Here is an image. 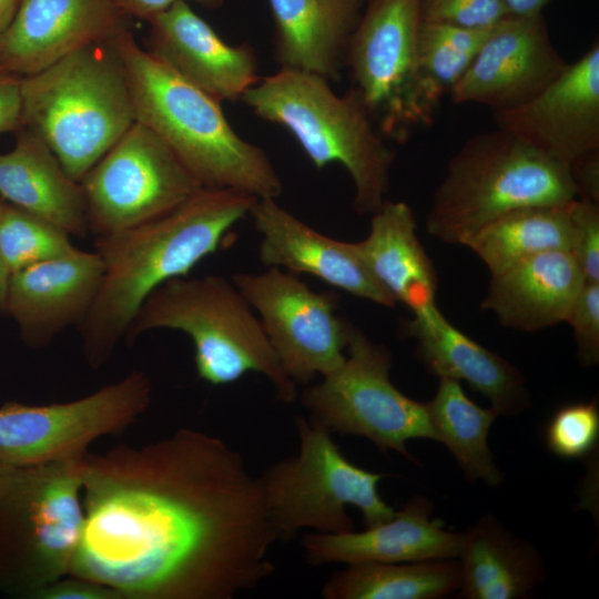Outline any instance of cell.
Instances as JSON below:
<instances>
[{
    "instance_id": "obj_1",
    "label": "cell",
    "mask_w": 599,
    "mask_h": 599,
    "mask_svg": "<svg viewBox=\"0 0 599 599\" xmlns=\"http://www.w3.org/2000/svg\"><path fill=\"white\" fill-rule=\"evenodd\" d=\"M84 522L69 575L123 599H232L275 570L260 478L207 433L84 454Z\"/></svg>"
},
{
    "instance_id": "obj_2",
    "label": "cell",
    "mask_w": 599,
    "mask_h": 599,
    "mask_svg": "<svg viewBox=\"0 0 599 599\" xmlns=\"http://www.w3.org/2000/svg\"><path fill=\"white\" fill-rule=\"evenodd\" d=\"M257 200L232 189L200 187L160 217L94 238L104 273L79 326L87 364L92 369L104 366L146 297L215 253Z\"/></svg>"
},
{
    "instance_id": "obj_3",
    "label": "cell",
    "mask_w": 599,
    "mask_h": 599,
    "mask_svg": "<svg viewBox=\"0 0 599 599\" xmlns=\"http://www.w3.org/2000/svg\"><path fill=\"white\" fill-rule=\"evenodd\" d=\"M112 42L136 121L166 144L201 187L232 189L258 199L282 194V181L266 152L235 132L220 101L141 48L130 28Z\"/></svg>"
},
{
    "instance_id": "obj_4",
    "label": "cell",
    "mask_w": 599,
    "mask_h": 599,
    "mask_svg": "<svg viewBox=\"0 0 599 599\" xmlns=\"http://www.w3.org/2000/svg\"><path fill=\"white\" fill-rule=\"evenodd\" d=\"M258 118L285 128L316 169L342 164L355 187L353 207L373 214L386 201L394 152L359 93L343 95L317 74L280 69L241 98Z\"/></svg>"
},
{
    "instance_id": "obj_5",
    "label": "cell",
    "mask_w": 599,
    "mask_h": 599,
    "mask_svg": "<svg viewBox=\"0 0 599 599\" xmlns=\"http://www.w3.org/2000/svg\"><path fill=\"white\" fill-rule=\"evenodd\" d=\"M22 126L39 134L80 182L136 121L112 40L20 78Z\"/></svg>"
},
{
    "instance_id": "obj_6",
    "label": "cell",
    "mask_w": 599,
    "mask_h": 599,
    "mask_svg": "<svg viewBox=\"0 0 599 599\" xmlns=\"http://www.w3.org/2000/svg\"><path fill=\"white\" fill-rule=\"evenodd\" d=\"M159 328L180 331L191 338L201 379L226 385L255 372L268 379L281 402L296 399L297 385L232 280L209 274L163 283L143 302L124 341L133 344L143 333Z\"/></svg>"
},
{
    "instance_id": "obj_7",
    "label": "cell",
    "mask_w": 599,
    "mask_h": 599,
    "mask_svg": "<svg viewBox=\"0 0 599 599\" xmlns=\"http://www.w3.org/2000/svg\"><path fill=\"white\" fill-rule=\"evenodd\" d=\"M577 199L569 166L499 129L469 138L435 191L426 227L450 244L516 209L567 205Z\"/></svg>"
},
{
    "instance_id": "obj_8",
    "label": "cell",
    "mask_w": 599,
    "mask_h": 599,
    "mask_svg": "<svg viewBox=\"0 0 599 599\" xmlns=\"http://www.w3.org/2000/svg\"><path fill=\"white\" fill-rule=\"evenodd\" d=\"M84 454L0 470L1 592L32 599L69 575L84 522Z\"/></svg>"
},
{
    "instance_id": "obj_9",
    "label": "cell",
    "mask_w": 599,
    "mask_h": 599,
    "mask_svg": "<svg viewBox=\"0 0 599 599\" xmlns=\"http://www.w3.org/2000/svg\"><path fill=\"white\" fill-rule=\"evenodd\" d=\"M295 420L298 453L272 464L258 476L278 540H290L302 529L325 534L353 530L347 506L362 512L366 527L394 516L396 510L378 491L385 474L349 461L326 428L302 415Z\"/></svg>"
},
{
    "instance_id": "obj_10",
    "label": "cell",
    "mask_w": 599,
    "mask_h": 599,
    "mask_svg": "<svg viewBox=\"0 0 599 599\" xmlns=\"http://www.w3.org/2000/svg\"><path fill=\"white\" fill-rule=\"evenodd\" d=\"M420 0H367L344 58L352 88L362 97L380 133L405 141L435 120L418 68Z\"/></svg>"
},
{
    "instance_id": "obj_11",
    "label": "cell",
    "mask_w": 599,
    "mask_h": 599,
    "mask_svg": "<svg viewBox=\"0 0 599 599\" xmlns=\"http://www.w3.org/2000/svg\"><path fill=\"white\" fill-rule=\"evenodd\" d=\"M390 353L352 326L344 362L301 394L309 420L331 433L365 437L415 461L410 439L436 440L427 405L397 389Z\"/></svg>"
},
{
    "instance_id": "obj_12",
    "label": "cell",
    "mask_w": 599,
    "mask_h": 599,
    "mask_svg": "<svg viewBox=\"0 0 599 599\" xmlns=\"http://www.w3.org/2000/svg\"><path fill=\"white\" fill-rule=\"evenodd\" d=\"M143 370L67 403L0 406V470L75 457L103 436L118 435L151 404Z\"/></svg>"
},
{
    "instance_id": "obj_13",
    "label": "cell",
    "mask_w": 599,
    "mask_h": 599,
    "mask_svg": "<svg viewBox=\"0 0 599 599\" xmlns=\"http://www.w3.org/2000/svg\"><path fill=\"white\" fill-rule=\"evenodd\" d=\"M80 184L94 238L160 217L201 187L166 144L138 121Z\"/></svg>"
},
{
    "instance_id": "obj_14",
    "label": "cell",
    "mask_w": 599,
    "mask_h": 599,
    "mask_svg": "<svg viewBox=\"0 0 599 599\" xmlns=\"http://www.w3.org/2000/svg\"><path fill=\"white\" fill-rule=\"evenodd\" d=\"M231 280L256 313L283 369L296 385L342 365L353 325L337 314L335 293L316 292L278 267L234 273Z\"/></svg>"
},
{
    "instance_id": "obj_15",
    "label": "cell",
    "mask_w": 599,
    "mask_h": 599,
    "mask_svg": "<svg viewBox=\"0 0 599 599\" xmlns=\"http://www.w3.org/2000/svg\"><path fill=\"white\" fill-rule=\"evenodd\" d=\"M568 63L555 48L542 16H509L490 29L470 67L450 91L457 104L493 112L515 109L556 80Z\"/></svg>"
},
{
    "instance_id": "obj_16",
    "label": "cell",
    "mask_w": 599,
    "mask_h": 599,
    "mask_svg": "<svg viewBox=\"0 0 599 599\" xmlns=\"http://www.w3.org/2000/svg\"><path fill=\"white\" fill-rule=\"evenodd\" d=\"M494 120L497 128L566 165L599 150L598 42L536 97L494 112Z\"/></svg>"
},
{
    "instance_id": "obj_17",
    "label": "cell",
    "mask_w": 599,
    "mask_h": 599,
    "mask_svg": "<svg viewBox=\"0 0 599 599\" xmlns=\"http://www.w3.org/2000/svg\"><path fill=\"white\" fill-rule=\"evenodd\" d=\"M112 0H21L0 32V73H37L87 45L129 29Z\"/></svg>"
},
{
    "instance_id": "obj_18",
    "label": "cell",
    "mask_w": 599,
    "mask_h": 599,
    "mask_svg": "<svg viewBox=\"0 0 599 599\" xmlns=\"http://www.w3.org/2000/svg\"><path fill=\"white\" fill-rule=\"evenodd\" d=\"M103 273L97 251L75 247L11 274L6 312L18 323L24 343L42 348L69 326H80L94 304Z\"/></svg>"
},
{
    "instance_id": "obj_19",
    "label": "cell",
    "mask_w": 599,
    "mask_h": 599,
    "mask_svg": "<svg viewBox=\"0 0 599 599\" xmlns=\"http://www.w3.org/2000/svg\"><path fill=\"white\" fill-rule=\"evenodd\" d=\"M148 22V51L215 100H241L261 79L254 48L227 44L189 2H177Z\"/></svg>"
},
{
    "instance_id": "obj_20",
    "label": "cell",
    "mask_w": 599,
    "mask_h": 599,
    "mask_svg": "<svg viewBox=\"0 0 599 599\" xmlns=\"http://www.w3.org/2000/svg\"><path fill=\"white\" fill-rule=\"evenodd\" d=\"M261 234L260 261L267 267L309 274L324 283L375 304L394 307L392 295L372 275L354 243L331 238L282 207L275 199H258L250 211Z\"/></svg>"
},
{
    "instance_id": "obj_21",
    "label": "cell",
    "mask_w": 599,
    "mask_h": 599,
    "mask_svg": "<svg viewBox=\"0 0 599 599\" xmlns=\"http://www.w3.org/2000/svg\"><path fill=\"white\" fill-rule=\"evenodd\" d=\"M432 514L433 505L418 496L388 520L363 531L307 532L302 538L305 558L313 566L458 559L464 532L445 528Z\"/></svg>"
},
{
    "instance_id": "obj_22",
    "label": "cell",
    "mask_w": 599,
    "mask_h": 599,
    "mask_svg": "<svg viewBox=\"0 0 599 599\" xmlns=\"http://www.w3.org/2000/svg\"><path fill=\"white\" fill-rule=\"evenodd\" d=\"M405 331L417 341L416 355L428 372L466 382L498 415L515 416L530 405L520 372L456 328L436 305L415 313Z\"/></svg>"
},
{
    "instance_id": "obj_23",
    "label": "cell",
    "mask_w": 599,
    "mask_h": 599,
    "mask_svg": "<svg viewBox=\"0 0 599 599\" xmlns=\"http://www.w3.org/2000/svg\"><path fill=\"white\" fill-rule=\"evenodd\" d=\"M583 283L569 251L544 252L491 275L481 308L506 327L536 332L566 322Z\"/></svg>"
},
{
    "instance_id": "obj_24",
    "label": "cell",
    "mask_w": 599,
    "mask_h": 599,
    "mask_svg": "<svg viewBox=\"0 0 599 599\" xmlns=\"http://www.w3.org/2000/svg\"><path fill=\"white\" fill-rule=\"evenodd\" d=\"M274 58L281 69L336 81L362 0H268Z\"/></svg>"
},
{
    "instance_id": "obj_25",
    "label": "cell",
    "mask_w": 599,
    "mask_h": 599,
    "mask_svg": "<svg viewBox=\"0 0 599 599\" xmlns=\"http://www.w3.org/2000/svg\"><path fill=\"white\" fill-rule=\"evenodd\" d=\"M0 196L65 231L89 233L80 182L72 179L45 141L31 129L14 148L0 154Z\"/></svg>"
},
{
    "instance_id": "obj_26",
    "label": "cell",
    "mask_w": 599,
    "mask_h": 599,
    "mask_svg": "<svg viewBox=\"0 0 599 599\" xmlns=\"http://www.w3.org/2000/svg\"><path fill=\"white\" fill-rule=\"evenodd\" d=\"M354 245L372 275L396 303H403L414 314L436 305V271L417 237L408 204L385 201L372 214L366 238Z\"/></svg>"
},
{
    "instance_id": "obj_27",
    "label": "cell",
    "mask_w": 599,
    "mask_h": 599,
    "mask_svg": "<svg viewBox=\"0 0 599 599\" xmlns=\"http://www.w3.org/2000/svg\"><path fill=\"white\" fill-rule=\"evenodd\" d=\"M458 560L460 598H525L546 578L542 558L534 545L491 516L464 531Z\"/></svg>"
},
{
    "instance_id": "obj_28",
    "label": "cell",
    "mask_w": 599,
    "mask_h": 599,
    "mask_svg": "<svg viewBox=\"0 0 599 599\" xmlns=\"http://www.w3.org/2000/svg\"><path fill=\"white\" fill-rule=\"evenodd\" d=\"M569 204L512 210L480 227L464 245L477 254L490 275L499 274L539 253L556 250L570 252L573 226Z\"/></svg>"
},
{
    "instance_id": "obj_29",
    "label": "cell",
    "mask_w": 599,
    "mask_h": 599,
    "mask_svg": "<svg viewBox=\"0 0 599 599\" xmlns=\"http://www.w3.org/2000/svg\"><path fill=\"white\" fill-rule=\"evenodd\" d=\"M459 585L458 559L363 562L334 572L321 595L325 599H437Z\"/></svg>"
},
{
    "instance_id": "obj_30",
    "label": "cell",
    "mask_w": 599,
    "mask_h": 599,
    "mask_svg": "<svg viewBox=\"0 0 599 599\" xmlns=\"http://www.w3.org/2000/svg\"><path fill=\"white\" fill-rule=\"evenodd\" d=\"M427 410L436 440L447 446L467 479L498 487L502 474L488 445L489 429L498 413L475 404L458 380L440 377Z\"/></svg>"
},
{
    "instance_id": "obj_31",
    "label": "cell",
    "mask_w": 599,
    "mask_h": 599,
    "mask_svg": "<svg viewBox=\"0 0 599 599\" xmlns=\"http://www.w3.org/2000/svg\"><path fill=\"white\" fill-rule=\"evenodd\" d=\"M489 31L420 21L418 68L424 87L436 105L466 73Z\"/></svg>"
},
{
    "instance_id": "obj_32",
    "label": "cell",
    "mask_w": 599,
    "mask_h": 599,
    "mask_svg": "<svg viewBox=\"0 0 599 599\" xmlns=\"http://www.w3.org/2000/svg\"><path fill=\"white\" fill-rule=\"evenodd\" d=\"M74 248L65 231L1 197L0 257L10 275Z\"/></svg>"
},
{
    "instance_id": "obj_33",
    "label": "cell",
    "mask_w": 599,
    "mask_h": 599,
    "mask_svg": "<svg viewBox=\"0 0 599 599\" xmlns=\"http://www.w3.org/2000/svg\"><path fill=\"white\" fill-rule=\"evenodd\" d=\"M544 440L559 458L583 459L593 454L599 440L597 398L559 407L545 427Z\"/></svg>"
},
{
    "instance_id": "obj_34",
    "label": "cell",
    "mask_w": 599,
    "mask_h": 599,
    "mask_svg": "<svg viewBox=\"0 0 599 599\" xmlns=\"http://www.w3.org/2000/svg\"><path fill=\"white\" fill-rule=\"evenodd\" d=\"M420 21L489 30L509 17L502 0H420Z\"/></svg>"
},
{
    "instance_id": "obj_35",
    "label": "cell",
    "mask_w": 599,
    "mask_h": 599,
    "mask_svg": "<svg viewBox=\"0 0 599 599\" xmlns=\"http://www.w3.org/2000/svg\"><path fill=\"white\" fill-rule=\"evenodd\" d=\"M575 257L585 282L599 283V202L577 197L569 204Z\"/></svg>"
},
{
    "instance_id": "obj_36",
    "label": "cell",
    "mask_w": 599,
    "mask_h": 599,
    "mask_svg": "<svg viewBox=\"0 0 599 599\" xmlns=\"http://www.w3.org/2000/svg\"><path fill=\"white\" fill-rule=\"evenodd\" d=\"M573 329L577 357L583 366L599 362V283L585 282L566 319Z\"/></svg>"
},
{
    "instance_id": "obj_37",
    "label": "cell",
    "mask_w": 599,
    "mask_h": 599,
    "mask_svg": "<svg viewBox=\"0 0 599 599\" xmlns=\"http://www.w3.org/2000/svg\"><path fill=\"white\" fill-rule=\"evenodd\" d=\"M32 599H123V597L109 586L67 575L38 590Z\"/></svg>"
},
{
    "instance_id": "obj_38",
    "label": "cell",
    "mask_w": 599,
    "mask_h": 599,
    "mask_svg": "<svg viewBox=\"0 0 599 599\" xmlns=\"http://www.w3.org/2000/svg\"><path fill=\"white\" fill-rule=\"evenodd\" d=\"M22 126L20 78L0 73V134Z\"/></svg>"
},
{
    "instance_id": "obj_39",
    "label": "cell",
    "mask_w": 599,
    "mask_h": 599,
    "mask_svg": "<svg viewBox=\"0 0 599 599\" xmlns=\"http://www.w3.org/2000/svg\"><path fill=\"white\" fill-rule=\"evenodd\" d=\"M568 166L577 197L599 202V150L580 155Z\"/></svg>"
},
{
    "instance_id": "obj_40",
    "label": "cell",
    "mask_w": 599,
    "mask_h": 599,
    "mask_svg": "<svg viewBox=\"0 0 599 599\" xmlns=\"http://www.w3.org/2000/svg\"><path fill=\"white\" fill-rule=\"evenodd\" d=\"M128 17H135L150 21L155 16L167 10L177 2L193 1L206 9H217L224 0H112Z\"/></svg>"
},
{
    "instance_id": "obj_41",
    "label": "cell",
    "mask_w": 599,
    "mask_h": 599,
    "mask_svg": "<svg viewBox=\"0 0 599 599\" xmlns=\"http://www.w3.org/2000/svg\"><path fill=\"white\" fill-rule=\"evenodd\" d=\"M509 14L516 17H530L542 13L544 8L551 0H502Z\"/></svg>"
},
{
    "instance_id": "obj_42",
    "label": "cell",
    "mask_w": 599,
    "mask_h": 599,
    "mask_svg": "<svg viewBox=\"0 0 599 599\" xmlns=\"http://www.w3.org/2000/svg\"><path fill=\"white\" fill-rule=\"evenodd\" d=\"M21 0H0V32L12 20Z\"/></svg>"
},
{
    "instance_id": "obj_43",
    "label": "cell",
    "mask_w": 599,
    "mask_h": 599,
    "mask_svg": "<svg viewBox=\"0 0 599 599\" xmlns=\"http://www.w3.org/2000/svg\"><path fill=\"white\" fill-rule=\"evenodd\" d=\"M1 200V196H0ZM10 274L0 257V312L6 311V300Z\"/></svg>"
}]
</instances>
